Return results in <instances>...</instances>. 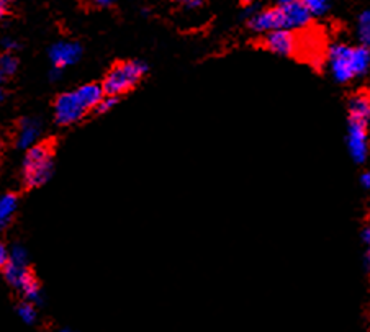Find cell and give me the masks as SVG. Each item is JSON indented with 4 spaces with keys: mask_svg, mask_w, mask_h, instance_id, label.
Returning <instances> with one entry per match:
<instances>
[{
    "mask_svg": "<svg viewBox=\"0 0 370 332\" xmlns=\"http://www.w3.org/2000/svg\"><path fill=\"white\" fill-rule=\"evenodd\" d=\"M2 274L6 277L7 283L12 285L15 290H20V292L35 279L33 272L30 270L28 265H17L12 262L6 263V267L2 268Z\"/></svg>",
    "mask_w": 370,
    "mask_h": 332,
    "instance_id": "cell-10",
    "label": "cell"
},
{
    "mask_svg": "<svg viewBox=\"0 0 370 332\" xmlns=\"http://www.w3.org/2000/svg\"><path fill=\"white\" fill-rule=\"evenodd\" d=\"M241 3H243V6H251V3L255 2V0H239Z\"/></svg>",
    "mask_w": 370,
    "mask_h": 332,
    "instance_id": "cell-27",
    "label": "cell"
},
{
    "mask_svg": "<svg viewBox=\"0 0 370 332\" xmlns=\"http://www.w3.org/2000/svg\"><path fill=\"white\" fill-rule=\"evenodd\" d=\"M18 207V197L15 193H6L0 197V231L10 225Z\"/></svg>",
    "mask_w": 370,
    "mask_h": 332,
    "instance_id": "cell-12",
    "label": "cell"
},
{
    "mask_svg": "<svg viewBox=\"0 0 370 332\" xmlns=\"http://www.w3.org/2000/svg\"><path fill=\"white\" fill-rule=\"evenodd\" d=\"M41 133V121L36 118H24L18 123L17 131V148L18 149H30L38 139Z\"/></svg>",
    "mask_w": 370,
    "mask_h": 332,
    "instance_id": "cell-9",
    "label": "cell"
},
{
    "mask_svg": "<svg viewBox=\"0 0 370 332\" xmlns=\"http://www.w3.org/2000/svg\"><path fill=\"white\" fill-rule=\"evenodd\" d=\"M3 80V77H2V74H0V82H2Z\"/></svg>",
    "mask_w": 370,
    "mask_h": 332,
    "instance_id": "cell-30",
    "label": "cell"
},
{
    "mask_svg": "<svg viewBox=\"0 0 370 332\" xmlns=\"http://www.w3.org/2000/svg\"><path fill=\"white\" fill-rule=\"evenodd\" d=\"M62 77V69H58V67H53V71H49V79L51 80H59Z\"/></svg>",
    "mask_w": 370,
    "mask_h": 332,
    "instance_id": "cell-22",
    "label": "cell"
},
{
    "mask_svg": "<svg viewBox=\"0 0 370 332\" xmlns=\"http://www.w3.org/2000/svg\"><path fill=\"white\" fill-rule=\"evenodd\" d=\"M362 241H364L365 244L369 245V243H370V229H369V227H364V231H362Z\"/></svg>",
    "mask_w": 370,
    "mask_h": 332,
    "instance_id": "cell-25",
    "label": "cell"
},
{
    "mask_svg": "<svg viewBox=\"0 0 370 332\" xmlns=\"http://www.w3.org/2000/svg\"><path fill=\"white\" fill-rule=\"evenodd\" d=\"M312 20L303 3L294 2L285 6H277L255 13L249 20V28L258 33H269L276 30H300L305 28Z\"/></svg>",
    "mask_w": 370,
    "mask_h": 332,
    "instance_id": "cell-2",
    "label": "cell"
},
{
    "mask_svg": "<svg viewBox=\"0 0 370 332\" xmlns=\"http://www.w3.org/2000/svg\"><path fill=\"white\" fill-rule=\"evenodd\" d=\"M360 184H362V186L365 190L370 189V174L369 172H364L362 177H360Z\"/></svg>",
    "mask_w": 370,
    "mask_h": 332,
    "instance_id": "cell-23",
    "label": "cell"
},
{
    "mask_svg": "<svg viewBox=\"0 0 370 332\" xmlns=\"http://www.w3.org/2000/svg\"><path fill=\"white\" fill-rule=\"evenodd\" d=\"M370 66L369 48H351L347 44H335L330 49V67L337 82H346L365 76Z\"/></svg>",
    "mask_w": 370,
    "mask_h": 332,
    "instance_id": "cell-3",
    "label": "cell"
},
{
    "mask_svg": "<svg viewBox=\"0 0 370 332\" xmlns=\"http://www.w3.org/2000/svg\"><path fill=\"white\" fill-rule=\"evenodd\" d=\"M17 315L20 316V320L25 322V324H35L36 320H38V313H36L35 304H31L28 302H22L17 306Z\"/></svg>",
    "mask_w": 370,
    "mask_h": 332,
    "instance_id": "cell-14",
    "label": "cell"
},
{
    "mask_svg": "<svg viewBox=\"0 0 370 332\" xmlns=\"http://www.w3.org/2000/svg\"><path fill=\"white\" fill-rule=\"evenodd\" d=\"M103 97L102 85L99 84H85L71 92H64L54 102V120L59 126L74 125L92 112Z\"/></svg>",
    "mask_w": 370,
    "mask_h": 332,
    "instance_id": "cell-1",
    "label": "cell"
},
{
    "mask_svg": "<svg viewBox=\"0 0 370 332\" xmlns=\"http://www.w3.org/2000/svg\"><path fill=\"white\" fill-rule=\"evenodd\" d=\"M347 148H349L351 157L358 164L367 161L369 154V138L367 125L358 121H349V131H347Z\"/></svg>",
    "mask_w": 370,
    "mask_h": 332,
    "instance_id": "cell-7",
    "label": "cell"
},
{
    "mask_svg": "<svg viewBox=\"0 0 370 332\" xmlns=\"http://www.w3.org/2000/svg\"><path fill=\"white\" fill-rule=\"evenodd\" d=\"M18 69V59L13 53L6 51L0 54V74L2 77H10Z\"/></svg>",
    "mask_w": 370,
    "mask_h": 332,
    "instance_id": "cell-13",
    "label": "cell"
},
{
    "mask_svg": "<svg viewBox=\"0 0 370 332\" xmlns=\"http://www.w3.org/2000/svg\"><path fill=\"white\" fill-rule=\"evenodd\" d=\"M370 98L367 92H359L349 100V121H358L369 126Z\"/></svg>",
    "mask_w": 370,
    "mask_h": 332,
    "instance_id": "cell-11",
    "label": "cell"
},
{
    "mask_svg": "<svg viewBox=\"0 0 370 332\" xmlns=\"http://www.w3.org/2000/svg\"><path fill=\"white\" fill-rule=\"evenodd\" d=\"M56 332H74V331H71V329H61V331H56Z\"/></svg>",
    "mask_w": 370,
    "mask_h": 332,
    "instance_id": "cell-28",
    "label": "cell"
},
{
    "mask_svg": "<svg viewBox=\"0 0 370 332\" xmlns=\"http://www.w3.org/2000/svg\"><path fill=\"white\" fill-rule=\"evenodd\" d=\"M54 172V146L49 141L31 146L24 159V184L38 189L51 179Z\"/></svg>",
    "mask_w": 370,
    "mask_h": 332,
    "instance_id": "cell-4",
    "label": "cell"
},
{
    "mask_svg": "<svg viewBox=\"0 0 370 332\" xmlns=\"http://www.w3.org/2000/svg\"><path fill=\"white\" fill-rule=\"evenodd\" d=\"M117 103H118V97H108V95H105V97L99 102V105L94 108V112L99 113V115H103V113L110 112L113 107H117Z\"/></svg>",
    "mask_w": 370,
    "mask_h": 332,
    "instance_id": "cell-18",
    "label": "cell"
},
{
    "mask_svg": "<svg viewBox=\"0 0 370 332\" xmlns=\"http://www.w3.org/2000/svg\"><path fill=\"white\" fill-rule=\"evenodd\" d=\"M301 3L307 8L310 15H323L330 8L328 0H301Z\"/></svg>",
    "mask_w": 370,
    "mask_h": 332,
    "instance_id": "cell-16",
    "label": "cell"
},
{
    "mask_svg": "<svg viewBox=\"0 0 370 332\" xmlns=\"http://www.w3.org/2000/svg\"><path fill=\"white\" fill-rule=\"evenodd\" d=\"M148 72V66L143 61L118 62L108 71L102 82V90L108 97H120L128 90L135 89Z\"/></svg>",
    "mask_w": 370,
    "mask_h": 332,
    "instance_id": "cell-5",
    "label": "cell"
},
{
    "mask_svg": "<svg viewBox=\"0 0 370 332\" xmlns=\"http://www.w3.org/2000/svg\"><path fill=\"white\" fill-rule=\"evenodd\" d=\"M174 2H180V3H187L189 7H199L202 3V0H174Z\"/></svg>",
    "mask_w": 370,
    "mask_h": 332,
    "instance_id": "cell-24",
    "label": "cell"
},
{
    "mask_svg": "<svg viewBox=\"0 0 370 332\" xmlns=\"http://www.w3.org/2000/svg\"><path fill=\"white\" fill-rule=\"evenodd\" d=\"M260 44L278 56H295L300 49L301 40L294 30H276L269 31Z\"/></svg>",
    "mask_w": 370,
    "mask_h": 332,
    "instance_id": "cell-6",
    "label": "cell"
},
{
    "mask_svg": "<svg viewBox=\"0 0 370 332\" xmlns=\"http://www.w3.org/2000/svg\"><path fill=\"white\" fill-rule=\"evenodd\" d=\"M3 100V92H2V89H0V102H2Z\"/></svg>",
    "mask_w": 370,
    "mask_h": 332,
    "instance_id": "cell-29",
    "label": "cell"
},
{
    "mask_svg": "<svg viewBox=\"0 0 370 332\" xmlns=\"http://www.w3.org/2000/svg\"><path fill=\"white\" fill-rule=\"evenodd\" d=\"M12 12V0H0V20L10 15Z\"/></svg>",
    "mask_w": 370,
    "mask_h": 332,
    "instance_id": "cell-19",
    "label": "cell"
},
{
    "mask_svg": "<svg viewBox=\"0 0 370 332\" xmlns=\"http://www.w3.org/2000/svg\"><path fill=\"white\" fill-rule=\"evenodd\" d=\"M7 262H8V249L2 243H0V270L6 267Z\"/></svg>",
    "mask_w": 370,
    "mask_h": 332,
    "instance_id": "cell-21",
    "label": "cell"
},
{
    "mask_svg": "<svg viewBox=\"0 0 370 332\" xmlns=\"http://www.w3.org/2000/svg\"><path fill=\"white\" fill-rule=\"evenodd\" d=\"M359 36H360V43H362V46L369 48V43H370V20H369V12H365L364 15L360 17Z\"/></svg>",
    "mask_w": 370,
    "mask_h": 332,
    "instance_id": "cell-17",
    "label": "cell"
},
{
    "mask_svg": "<svg viewBox=\"0 0 370 332\" xmlns=\"http://www.w3.org/2000/svg\"><path fill=\"white\" fill-rule=\"evenodd\" d=\"M82 56V48L79 43H71V41H61L49 49V59H51L53 67L64 69V67L76 64Z\"/></svg>",
    "mask_w": 370,
    "mask_h": 332,
    "instance_id": "cell-8",
    "label": "cell"
},
{
    "mask_svg": "<svg viewBox=\"0 0 370 332\" xmlns=\"http://www.w3.org/2000/svg\"><path fill=\"white\" fill-rule=\"evenodd\" d=\"M294 2H300V0H278V6H285V3H294Z\"/></svg>",
    "mask_w": 370,
    "mask_h": 332,
    "instance_id": "cell-26",
    "label": "cell"
},
{
    "mask_svg": "<svg viewBox=\"0 0 370 332\" xmlns=\"http://www.w3.org/2000/svg\"><path fill=\"white\" fill-rule=\"evenodd\" d=\"M8 262L17 263V265H28V254H26L24 245H13L10 252H8Z\"/></svg>",
    "mask_w": 370,
    "mask_h": 332,
    "instance_id": "cell-15",
    "label": "cell"
},
{
    "mask_svg": "<svg viewBox=\"0 0 370 332\" xmlns=\"http://www.w3.org/2000/svg\"><path fill=\"white\" fill-rule=\"evenodd\" d=\"M113 2L115 0H89L90 7H95V8H107V7H112Z\"/></svg>",
    "mask_w": 370,
    "mask_h": 332,
    "instance_id": "cell-20",
    "label": "cell"
}]
</instances>
